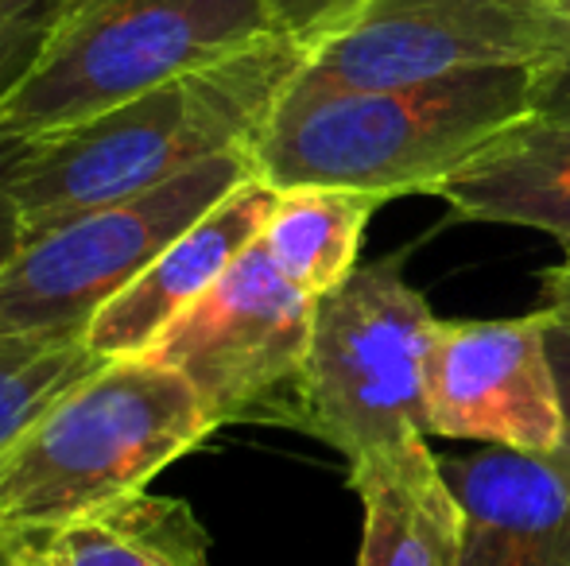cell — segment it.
Returning <instances> with one entry per match:
<instances>
[{"label": "cell", "mask_w": 570, "mask_h": 566, "mask_svg": "<svg viewBox=\"0 0 570 566\" xmlns=\"http://www.w3.org/2000/svg\"><path fill=\"white\" fill-rule=\"evenodd\" d=\"M307 54L299 39L272 36L82 125L28 137L16 163L28 241L75 214L164 187L206 159L253 151Z\"/></svg>", "instance_id": "6da1fadb"}, {"label": "cell", "mask_w": 570, "mask_h": 566, "mask_svg": "<svg viewBox=\"0 0 570 566\" xmlns=\"http://www.w3.org/2000/svg\"><path fill=\"white\" fill-rule=\"evenodd\" d=\"M559 4V39L540 62H532V117L570 125V0Z\"/></svg>", "instance_id": "ac0fdd59"}, {"label": "cell", "mask_w": 570, "mask_h": 566, "mask_svg": "<svg viewBox=\"0 0 570 566\" xmlns=\"http://www.w3.org/2000/svg\"><path fill=\"white\" fill-rule=\"evenodd\" d=\"M540 322H543V346H548L551 377H556L559 424H563L556 458L570 469V307L548 302V307L540 310Z\"/></svg>", "instance_id": "ffe728a7"}, {"label": "cell", "mask_w": 570, "mask_h": 566, "mask_svg": "<svg viewBox=\"0 0 570 566\" xmlns=\"http://www.w3.org/2000/svg\"><path fill=\"white\" fill-rule=\"evenodd\" d=\"M39 536H43V532H39ZM16 566H51V563L43 559V552H39V539H36V547H31V552H28V559L16 563Z\"/></svg>", "instance_id": "cb8c5ba5"}, {"label": "cell", "mask_w": 570, "mask_h": 566, "mask_svg": "<svg viewBox=\"0 0 570 566\" xmlns=\"http://www.w3.org/2000/svg\"><path fill=\"white\" fill-rule=\"evenodd\" d=\"M465 221L543 229L570 249V125L524 117L435 190Z\"/></svg>", "instance_id": "4fadbf2b"}, {"label": "cell", "mask_w": 570, "mask_h": 566, "mask_svg": "<svg viewBox=\"0 0 570 566\" xmlns=\"http://www.w3.org/2000/svg\"><path fill=\"white\" fill-rule=\"evenodd\" d=\"M540 280H543L548 302H563V307H570V249H567V260H559L556 268H548Z\"/></svg>", "instance_id": "603a6c76"}, {"label": "cell", "mask_w": 570, "mask_h": 566, "mask_svg": "<svg viewBox=\"0 0 570 566\" xmlns=\"http://www.w3.org/2000/svg\"><path fill=\"white\" fill-rule=\"evenodd\" d=\"M106 361L109 357H101L86 341V330L75 326L0 334V461L59 396L82 385Z\"/></svg>", "instance_id": "2e32d148"}, {"label": "cell", "mask_w": 570, "mask_h": 566, "mask_svg": "<svg viewBox=\"0 0 570 566\" xmlns=\"http://www.w3.org/2000/svg\"><path fill=\"white\" fill-rule=\"evenodd\" d=\"M279 202V190L264 179H245L233 187L218 206L203 214L187 234H179L117 299L94 315L86 326V341L101 357H144L164 330L198 302L233 260L264 234L272 210Z\"/></svg>", "instance_id": "30bf717a"}, {"label": "cell", "mask_w": 570, "mask_h": 566, "mask_svg": "<svg viewBox=\"0 0 570 566\" xmlns=\"http://www.w3.org/2000/svg\"><path fill=\"white\" fill-rule=\"evenodd\" d=\"M36 539H39L36 528H20V524L0 520V566L23 563L31 547H36Z\"/></svg>", "instance_id": "7402d4cb"}, {"label": "cell", "mask_w": 570, "mask_h": 566, "mask_svg": "<svg viewBox=\"0 0 570 566\" xmlns=\"http://www.w3.org/2000/svg\"><path fill=\"white\" fill-rule=\"evenodd\" d=\"M315 302L279 272L256 237L229 272L167 326L148 357L190 380L214 430L229 424L292 427Z\"/></svg>", "instance_id": "52a82bcc"}, {"label": "cell", "mask_w": 570, "mask_h": 566, "mask_svg": "<svg viewBox=\"0 0 570 566\" xmlns=\"http://www.w3.org/2000/svg\"><path fill=\"white\" fill-rule=\"evenodd\" d=\"M462 505V566H570V469L509 446L439 458Z\"/></svg>", "instance_id": "8fae6325"}, {"label": "cell", "mask_w": 570, "mask_h": 566, "mask_svg": "<svg viewBox=\"0 0 570 566\" xmlns=\"http://www.w3.org/2000/svg\"><path fill=\"white\" fill-rule=\"evenodd\" d=\"M284 36L268 0H70L0 137H43Z\"/></svg>", "instance_id": "277c9868"}, {"label": "cell", "mask_w": 570, "mask_h": 566, "mask_svg": "<svg viewBox=\"0 0 570 566\" xmlns=\"http://www.w3.org/2000/svg\"><path fill=\"white\" fill-rule=\"evenodd\" d=\"M70 0H0V109L39 67Z\"/></svg>", "instance_id": "e0dca14e"}, {"label": "cell", "mask_w": 570, "mask_h": 566, "mask_svg": "<svg viewBox=\"0 0 570 566\" xmlns=\"http://www.w3.org/2000/svg\"><path fill=\"white\" fill-rule=\"evenodd\" d=\"M39 552L51 566H210V536L187 500L140 489L43 532Z\"/></svg>", "instance_id": "5bb4252c"}, {"label": "cell", "mask_w": 570, "mask_h": 566, "mask_svg": "<svg viewBox=\"0 0 570 566\" xmlns=\"http://www.w3.org/2000/svg\"><path fill=\"white\" fill-rule=\"evenodd\" d=\"M524 117L532 67H481L396 90H284L253 143V175L276 190H357L381 202L431 195Z\"/></svg>", "instance_id": "7a4b0ae2"}, {"label": "cell", "mask_w": 570, "mask_h": 566, "mask_svg": "<svg viewBox=\"0 0 570 566\" xmlns=\"http://www.w3.org/2000/svg\"><path fill=\"white\" fill-rule=\"evenodd\" d=\"M428 435L559 450V396L540 310L524 318L443 322L428 354Z\"/></svg>", "instance_id": "9c48e42d"}, {"label": "cell", "mask_w": 570, "mask_h": 566, "mask_svg": "<svg viewBox=\"0 0 570 566\" xmlns=\"http://www.w3.org/2000/svg\"><path fill=\"white\" fill-rule=\"evenodd\" d=\"M423 438L350 461L365 505L361 566H462V505Z\"/></svg>", "instance_id": "7c38bea8"}, {"label": "cell", "mask_w": 570, "mask_h": 566, "mask_svg": "<svg viewBox=\"0 0 570 566\" xmlns=\"http://www.w3.org/2000/svg\"><path fill=\"white\" fill-rule=\"evenodd\" d=\"M198 393L156 357H114L0 461V520L51 532L109 508L210 435Z\"/></svg>", "instance_id": "3957f363"}, {"label": "cell", "mask_w": 570, "mask_h": 566, "mask_svg": "<svg viewBox=\"0 0 570 566\" xmlns=\"http://www.w3.org/2000/svg\"><path fill=\"white\" fill-rule=\"evenodd\" d=\"M556 39V0H368L311 47L287 90H396L481 67H532Z\"/></svg>", "instance_id": "ba28073f"}, {"label": "cell", "mask_w": 570, "mask_h": 566, "mask_svg": "<svg viewBox=\"0 0 570 566\" xmlns=\"http://www.w3.org/2000/svg\"><path fill=\"white\" fill-rule=\"evenodd\" d=\"M365 4L368 0H268L279 31L299 39L307 51L342 31Z\"/></svg>", "instance_id": "d6986e66"}, {"label": "cell", "mask_w": 570, "mask_h": 566, "mask_svg": "<svg viewBox=\"0 0 570 566\" xmlns=\"http://www.w3.org/2000/svg\"><path fill=\"white\" fill-rule=\"evenodd\" d=\"M381 206V198L357 190H279L261 245L287 280L318 299L357 268L361 234Z\"/></svg>", "instance_id": "9a60e30c"}, {"label": "cell", "mask_w": 570, "mask_h": 566, "mask_svg": "<svg viewBox=\"0 0 570 566\" xmlns=\"http://www.w3.org/2000/svg\"><path fill=\"white\" fill-rule=\"evenodd\" d=\"M245 179H253V151H229L156 190L36 234L0 280V334L86 330L109 299Z\"/></svg>", "instance_id": "8992f818"}, {"label": "cell", "mask_w": 570, "mask_h": 566, "mask_svg": "<svg viewBox=\"0 0 570 566\" xmlns=\"http://www.w3.org/2000/svg\"><path fill=\"white\" fill-rule=\"evenodd\" d=\"M439 318L396 257L353 268L318 295L292 427L345 461L428 435V354Z\"/></svg>", "instance_id": "5b68a950"}, {"label": "cell", "mask_w": 570, "mask_h": 566, "mask_svg": "<svg viewBox=\"0 0 570 566\" xmlns=\"http://www.w3.org/2000/svg\"><path fill=\"white\" fill-rule=\"evenodd\" d=\"M23 140L28 137H0V280L28 245L20 198H16V163H20Z\"/></svg>", "instance_id": "44dd1931"}]
</instances>
